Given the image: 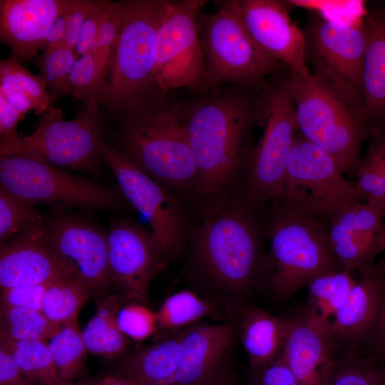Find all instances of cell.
<instances>
[{"instance_id": "6da1fadb", "label": "cell", "mask_w": 385, "mask_h": 385, "mask_svg": "<svg viewBox=\"0 0 385 385\" xmlns=\"http://www.w3.org/2000/svg\"><path fill=\"white\" fill-rule=\"evenodd\" d=\"M249 89L217 87L200 93L187 108L179 107L197 168L195 190L202 197L220 195L245 173L258 126L257 95Z\"/></svg>"}, {"instance_id": "7a4b0ae2", "label": "cell", "mask_w": 385, "mask_h": 385, "mask_svg": "<svg viewBox=\"0 0 385 385\" xmlns=\"http://www.w3.org/2000/svg\"><path fill=\"white\" fill-rule=\"evenodd\" d=\"M158 87L120 117L110 145L133 165L167 187L194 186L197 168L178 106Z\"/></svg>"}, {"instance_id": "3957f363", "label": "cell", "mask_w": 385, "mask_h": 385, "mask_svg": "<svg viewBox=\"0 0 385 385\" xmlns=\"http://www.w3.org/2000/svg\"><path fill=\"white\" fill-rule=\"evenodd\" d=\"M289 84L297 130L355 177L362 142L373 133L359 95L319 68L308 77L289 71Z\"/></svg>"}, {"instance_id": "277c9868", "label": "cell", "mask_w": 385, "mask_h": 385, "mask_svg": "<svg viewBox=\"0 0 385 385\" xmlns=\"http://www.w3.org/2000/svg\"><path fill=\"white\" fill-rule=\"evenodd\" d=\"M261 210L242 198L209 211L197 234L194 259L203 276L234 294L247 292L263 282L267 255Z\"/></svg>"}, {"instance_id": "5b68a950", "label": "cell", "mask_w": 385, "mask_h": 385, "mask_svg": "<svg viewBox=\"0 0 385 385\" xmlns=\"http://www.w3.org/2000/svg\"><path fill=\"white\" fill-rule=\"evenodd\" d=\"M270 251L263 282L279 299L292 297L317 277L344 270L329 240V222L281 198L264 216Z\"/></svg>"}, {"instance_id": "8992f818", "label": "cell", "mask_w": 385, "mask_h": 385, "mask_svg": "<svg viewBox=\"0 0 385 385\" xmlns=\"http://www.w3.org/2000/svg\"><path fill=\"white\" fill-rule=\"evenodd\" d=\"M119 2L121 21L109 62L104 104L121 117L157 87V38L168 0Z\"/></svg>"}, {"instance_id": "52a82bcc", "label": "cell", "mask_w": 385, "mask_h": 385, "mask_svg": "<svg viewBox=\"0 0 385 385\" xmlns=\"http://www.w3.org/2000/svg\"><path fill=\"white\" fill-rule=\"evenodd\" d=\"M279 73L256 96L257 125L263 133L244 173L242 198L257 209L282 198L287 159L297 130L289 70Z\"/></svg>"}, {"instance_id": "ba28073f", "label": "cell", "mask_w": 385, "mask_h": 385, "mask_svg": "<svg viewBox=\"0 0 385 385\" xmlns=\"http://www.w3.org/2000/svg\"><path fill=\"white\" fill-rule=\"evenodd\" d=\"M197 23L206 61L199 94L220 87L224 82L260 91L267 85V77L287 68L256 43L234 0L224 1L212 13L201 11Z\"/></svg>"}, {"instance_id": "9c48e42d", "label": "cell", "mask_w": 385, "mask_h": 385, "mask_svg": "<svg viewBox=\"0 0 385 385\" xmlns=\"http://www.w3.org/2000/svg\"><path fill=\"white\" fill-rule=\"evenodd\" d=\"M0 185L35 205L53 210L76 207L117 212L124 205L114 190L27 153L0 156Z\"/></svg>"}, {"instance_id": "30bf717a", "label": "cell", "mask_w": 385, "mask_h": 385, "mask_svg": "<svg viewBox=\"0 0 385 385\" xmlns=\"http://www.w3.org/2000/svg\"><path fill=\"white\" fill-rule=\"evenodd\" d=\"M336 160L300 133L289 152L282 199L330 222L342 209L365 202Z\"/></svg>"}, {"instance_id": "8fae6325", "label": "cell", "mask_w": 385, "mask_h": 385, "mask_svg": "<svg viewBox=\"0 0 385 385\" xmlns=\"http://www.w3.org/2000/svg\"><path fill=\"white\" fill-rule=\"evenodd\" d=\"M202 0H168L157 38L154 70L157 87L164 93L180 88L198 92L206 70L197 19Z\"/></svg>"}, {"instance_id": "7c38bea8", "label": "cell", "mask_w": 385, "mask_h": 385, "mask_svg": "<svg viewBox=\"0 0 385 385\" xmlns=\"http://www.w3.org/2000/svg\"><path fill=\"white\" fill-rule=\"evenodd\" d=\"M63 116L55 106L43 114L36 130L22 138L24 153L58 167L95 173L105 143L99 106L85 103L73 119L63 120Z\"/></svg>"}, {"instance_id": "4fadbf2b", "label": "cell", "mask_w": 385, "mask_h": 385, "mask_svg": "<svg viewBox=\"0 0 385 385\" xmlns=\"http://www.w3.org/2000/svg\"><path fill=\"white\" fill-rule=\"evenodd\" d=\"M102 158L114 173L123 196L148 222L164 261L174 257L188 233V221L180 204L164 185L106 142L102 148Z\"/></svg>"}, {"instance_id": "5bb4252c", "label": "cell", "mask_w": 385, "mask_h": 385, "mask_svg": "<svg viewBox=\"0 0 385 385\" xmlns=\"http://www.w3.org/2000/svg\"><path fill=\"white\" fill-rule=\"evenodd\" d=\"M307 59L338 78L361 98L364 61L369 39L365 14L339 24L319 14L309 15L303 30Z\"/></svg>"}, {"instance_id": "9a60e30c", "label": "cell", "mask_w": 385, "mask_h": 385, "mask_svg": "<svg viewBox=\"0 0 385 385\" xmlns=\"http://www.w3.org/2000/svg\"><path fill=\"white\" fill-rule=\"evenodd\" d=\"M43 237L74 277L90 289L112 282L107 235L91 224L70 216L45 220Z\"/></svg>"}, {"instance_id": "2e32d148", "label": "cell", "mask_w": 385, "mask_h": 385, "mask_svg": "<svg viewBox=\"0 0 385 385\" xmlns=\"http://www.w3.org/2000/svg\"><path fill=\"white\" fill-rule=\"evenodd\" d=\"M107 238L112 283L128 298L144 299L165 262L151 231L138 223L117 219Z\"/></svg>"}, {"instance_id": "e0dca14e", "label": "cell", "mask_w": 385, "mask_h": 385, "mask_svg": "<svg viewBox=\"0 0 385 385\" xmlns=\"http://www.w3.org/2000/svg\"><path fill=\"white\" fill-rule=\"evenodd\" d=\"M237 12L256 43L290 71L308 77L303 31L292 19L287 4L279 0H234Z\"/></svg>"}, {"instance_id": "ac0fdd59", "label": "cell", "mask_w": 385, "mask_h": 385, "mask_svg": "<svg viewBox=\"0 0 385 385\" xmlns=\"http://www.w3.org/2000/svg\"><path fill=\"white\" fill-rule=\"evenodd\" d=\"M385 297V257L358 272V279L327 336L337 356L357 355L367 346Z\"/></svg>"}, {"instance_id": "d6986e66", "label": "cell", "mask_w": 385, "mask_h": 385, "mask_svg": "<svg viewBox=\"0 0 385 385\" xmlns=\"http://www.w3.org/2000/svg\"><path fill=\"white\" fill-rule=\"evenodd\" d=\"M42 227L1 244V289L45 285L72 276L45 241Z\"/></svg>"}, {"instance_id": "ffe728a7", "label": "cell", "mask_w": 385, "mask_h": 385, "mask_svg": "<svg viewBox=\"0 0 385 385\" xmlns=\"http://www.w3.org/2000/svg\"><path fill=\"white\" fill-rule=\"evenodd\" d=\"M384 217L379 208L360 202L346 207L332 219L329 242L345 270L360 272L375 265L376 237L385 227Z\"/></svg>"}, {"instance_id": "44dd1931", "label": "cell", "mask_w": 385, "mask_h": 385, "mask_svg": "<svg viewBox=\"0 0 385 385\" xmlns=\"http://www.w3.org/2000/svg\"><path fill=\"white\" fill-rule=\"evenodd\" d=\"M70 1L1 0V43L20 60L32 61L44 50L52 22Z\"/></svg>"}, {"instance_id": "7402d4cb", "label": "cell", "mask_w": 385, "mask_h": 385, "mask_svg": "<svg viewBox=\"0 0 385 385\" xmlns=\"http://www.w3.org/2000/svg\"><path fill=\"white\" fill-rule=\"evenodd\" d=\"M235 330L229 323L197 324L184 329L173 385H201L225 369Z\"/></svg>"}, {"instance_id": "603a6c76", "label": "cell", "mask_w": 385, "mask_h": 385, "mask_svg": "<svg viewBox=\"0 0 385 385\" xmlns=\"http://www.w3.org/2000/svg\"><path fill=\"white\" fill-rule=\"evenodd\" d=\"M282 354L297 385H328L337 356L327 334L302 313L289 318Z\"/></svg>"}, {"instance_id": "cb8c5ba5", "label": "cell", "mask_w": 385, "mask_h": 385, "mask_svg": "<svg viewBox=\"0 0 385 385\" xmlns=\"http://www.w3.org/2000/svg\"><path fill=\"white\" fill-rule=\"evenodd\" d=\"M369 39L365 53L361 99L371 129L385 125V6L367 8Z\"/></svg>"}, {"instance_id": "d4e9b609", "label": "cell", "mask_w": 385, "mask_h": 385, "mask_svg": "<svg viewBox=\"0 0 385 385\" xmlns=\"http://www.w3.org/2000/svg\"><path fill=\"white\" fill-rule=\"evenodd\" d=\"M289 325V318L275 317L261 307H250L242 312L240 336L252 371L265 366L279 356Z\"/></svg>"}, {"instance_id": "484cf974", "label": "cell", "mask_w": 385, "mask_h": 385, "mask_svg": "<svg viewBox=\"0 0 385 385\" xmlns=\"http://www.w3.org/2000/svg\"><path fill=\"white\" fill-rule=\"evenodd\" d=\"M183 330L125 358L116 374L132 385H173Z\"/></svg>"}, {"instance_id": "4316f807", "label": "cell", "mask_w": 385, "mask_h": 385, "mask_svg": "<svg viewBox=\"0 0 385 385\" xmlns=\"http://www.w3.org/2000/svg\"><path fill=\"white\" fill-rule=\"evenodd\" d=\"M351 272L343 270L312 279L302 313L312 324L326 334L339 309L356 284Z\"/></svg>"}, {"instance_id": "83f0119b", "label": "cell", "mask_w": 385, "mask_h": 385, "mask_svg": "<svg viewBox=\"0 0 385 385\" xmlns=\"http://www.w3.org/2000/svg\"><path fill=\"white\" fill-rule=\"evenodd\" d=\"M118 305L113 299L105 301L81 332L87 351L98 356L114 357L128 347V337L119 329Z\"/></svg>"}, {"instance_id": "f1b7e54d", "label": "cell", "mask_w": 385, "mask_h": 385, "mask_svg": "<svg viewBox=\"0 0 385 385\" xmlns=\"http://www.w3.org/2000/svg\"><path fill=\"white\" fill-rule=\"evenodd\" d=\"M0 346L10 352L22 372L39 385H59L63 383L47 342L0 338Z\"/></svg>"}, {"instance_id": "f546056e", "label": "cell", "mask_w": 385, "mask_h": 385, "mask_svg": "<svg viewBox=\"0 0 385 385\" xmlns=\"http://www.w3.org/2000/svg\"><path fill=\"white\" fill-rule=\"evenodd\" d=\"M89 289L77 278L69 276L50 283L42 300V313L59 325L77 320Z\"/></svg>"}, {"instance_id": "4dcf8cb0", "label": "cell", "mask_w": 385, "mask_h": 385, "mask_svg": "<svg viewBox=\"0 0 385 385\" xmlns=\"http://www.w3.org/2000/svg\"><path fill=\"white\" fill-rule=\"evenodd\" d=\"M384 174L385 125L376 128L369 138L366 154L355 175V185L364 201L379 210Z\"/></svg>"}, {"instance_id": "1f68e13d", "label": "cell", "mask_w": 385, "mask_h": 385, "mask_svg": "<svg viewBox=\"0 0 385 385\" xmlns=\"http://www.w3.org/2000/svg\"><path fill=\"white\" fill-rule=\"evenodd\" d=\"M61 326L49 320L41 311L1 305L0 338L48 342Z\"/></svg>"}, {"instance_id": "d6a6232c", "label": "cell", "mask_w": 385, "mask_h": 385, "mask_svg": "<svg viewBox=\"0 0 385 385\" xmlns=\"http://www.w3.org/2000/svg\"><path fill=\"white\" fill-rule=\"evenodd\" d=\"M47 344L61 380L72 381L82 371L88 352L77 320L62 324Z\"/></svg>"}, {"instance_id": "836d02e7", "label": "cell", "mask_w": 385, "mask_h": 385, "mask_svg": "<svg viewBox=\"0 0 385 385\" xmlns=\"http://www.w3.org/2000/svg\"><path fill=\"white\" fill-rule=\"evenodd\" d=\"M45 219L36 205L0 185V242L41 227Z\"/></svg>"}, {"instance_id": "e575fe53", "label": "cell", "mask_w": 385, "mask_h": 385, "mask_svg": "<svg viewBox=\"0 0 385 385\" xmlns=\"http://www.w3.org/2000/svg\"><path fill=\"white\" fill-rule=\"evenodd\" d=\"M212 312L207 300L189 290H182L169 296L156 312L158 327L176 330L195 324Z\"/></svg>"}, {"instance_id": "d590c367", "label": "cell", "mask_w": 385, "mask_h": 385, "mask_svg": "<svg viewBox=\"0 0 385 385\" xmlns=\"http://www.w3.org/2000/svg\"><path fill=\"white\" fill-rule=\"evenodd\" d=\"M78 57L73 48L61 43L50 50H44L32 61L43 78L51 103L65 96H71L68 78Z\"/></svg>"}, {"instance_id": "8d00e7d4", "label": "cell", "mask_w": 385, "mask_h": 385, "mask_svg": "<svg viewBox=\"0 0 385 385\" xmlns=\"http://www.w3.org/2000/svg\"><path fill=\"white\" fill-rule=\"evenodd\" d=\"M106 83L107 81L99 71L93 53L79 57L68 78L71 96L84 103L104 104Z\"/></svg>"}, {"instance_id": "74e56055", "label": "cell", "mask_w": 385, "mask_h": 385, "mask_svg": "<svg viewBox=\"0 0 385 385\" xmlns=\"http://www.w3.org/2000/svg\"><path fill=\"white\" fill-rule=\"evenodd\" d=\"M383 367L370 355L337 356L328 385H379Z\"/></svg>"}, {"instance_id": "f35d334b", "label": "cell", "mask_w": 385, "mask_h": 385, "mask_svg": "<svg viewBox=\"0 0 385 385\" xmlns=\"http://www.w3.org/2000/svg\"><path fill=\"white\" fill-rule=\"evenodd\" d=\"M0 71L7 73L16 84L27 93L38 106L41 115L54 107L46 82L40 74L31 73L14 54L0 61Z\"/></svg>"}, {"instance_id": "ab89813d", "label": "cell", "mask_w": 385, "mask_h": 385, "mask_svg": "<svg viewBox=\"0 0 385 385\" xmlns=\"http://www.w3.org/2000/svg\"><path fill=\"white\" fill-rule=\"evenodd\" d=\"M120 21V2L108 1L93 53L97 67L106 81L109 62L118 36Z\"/></svg>"}, {"instance_id": "60d3db41", "label": "cell", "mask_w": 385, "mask_h": 385, "mask_svg": "<svg viewBox=\"0 0 385 385\" xmlns=\"http://www.w3.org/2000/svg\"><path fill=\"white\" fill-rule=\"evenodd\" d=\"M116 321L120 331L136 342L150 337L158 327L156 312L137 303L128 304L119 309Z\"/></svg>"}, {"instance_id": "b9f144b4", "label": "cell", "mask_w": 385, "mask_h": 385, "mask_svg": "<svg viewBox=\"0 0 385 385\" xmlns=\"http://www.w3.org/2000/svg\"><path fill=\"white\" fill-rule=\"evenodd\" d=\"M24 118L25 115L0 93V156L24 153V143L17 133V125Z\"/></svg>"}, {"instance_id": "7bdbcfd3", "label": "cell", "mask_w": 385, "mask_h": 385, "mask_svg": "<svg viewBox=\"0 0 385 385\" xmlns=\"http://www.w3.org/2000/svg\"><path fill=\"white\" fill-rule=\"evenodd\" d=\"M108 1H96L85 21L74 50L78 56L93 53Z\"/></svg>"}, {"instance_id": "ee69618b", "label": "cell", "mask_w": 385, "mask_h": 385, "mask_svg": "<svg viewBox=\"0 0 385 385\" xmlns=\"http://www.w3.org/2000/svg\"><path fill=\"white\" fill-rule=\"evenodd\" d=\"M251 381L255 385H297L282 351L274 361L252 371Z\"/></svg>"}, {"instance_id": "f6af8a7d", "label": "cell", "mask_w": 385, "mask_h": 385, "mask_svg": "<svg viewBox=\"0 0 385 385\" xmlns=\"http://www.w3.org/2000/svg\"><path fill=\"white\" fill-rule=\"evenodd\" d=\"M48 284L1 289V305L41 312L43 297Z\"/></svg>"}, {"instance_id": "bcb514c9", "label": "cell", "mask_w": 385, "mask_h": 385, "mask_svg": "<svg viewBox=\"0 0 385 385\" xmlns=\"http://www.w3.org/2000/svg\"><path fill=\"white\" fill-rule=\"evenodd\" d=\"M95 3L93 0H71L68 6V19L63 44L74 49L83 25Z\"/></svg>"}, {"instance_id": "7dc6e473", "label": "cell", "mask_w": 385, "mask_h": 385, "mask_svg": "<svg viewBox=\"0 0 385 385\" xmlns=\"http://www.w3.org/2000/svg\"><path fill=\"white\" fill-rule=\"evenodd\" d=\"M0 93L21 113L26 115L34 111L36 115H41L33 99L16 84L7 73L2 71H0Z\"/></svg>"}, {"instance_id": "c3c4849f", "label": "cell", "mask_w": 385, "mask_h": 385, "mask_svg": "<svg viewBox=\"0 0 385 385\" xmlns=\"http://www.w3.org/2000/svg\"><path fill=\"white\" fill-rule=\"evenodd\" d=\"M0 385H39L21 370L10 352L0 346Z\"/></svg>"}, {"instance_id": "681fc988", "label": "cell", "mask_w": 385, "mask_h": 385, "mask_svg": "<svg viewBox=\"0 0 385 385\" xmlns=\"http://www.w3.org/2000/svg\"><path fill=\"white\" fill-rule=\"evenodd\" d=\"M366 347L370 351L369 355L374 356L385 368V297Z\"/></svg>"}, {"instance_id": "f907efd6", "label": "cell", "mask_w": 385, "mask_h": 385, "mask_svg": "<svg viewBox=\"0 0 385 385\" xmlns=\"http://www.w3.org/2000/svg\"><path fill=\"white\" fill-rule=\"evenodd\" d=\"M71 1V0L52 22L46 37L44 50H50L63 43L67 28L68 6Z\"/></svg>"}, {"instance_id": "816d5d0a", "label": "cell", "mask_w": 385, "mask_h": 385, "mask_svg": "<svg viewBox=\"0 0 385 385\" xmlns=\"http://www.w3.org/2000/svg\"><path fill=\"white\" fill-rule=\"evenodd\" d=\"M201 385H239V384L225 368Z\"/></svg>"}, {"instance_id": "f5cc1de1", "label": "cell", "mask_w": 385, "mask_h": 385, "mask_svg": "<svg viewBox=\"0 0 385 385\" xmlns=\"http://www.w3.org/2000/svg\"><path fill=\"white\" fill-rule=\"evenodd\" d=\"M100 385H132L126 379L118 376L117 375H113L111 376L106 377L103 380H101Z\"/></svg>"}, {"instance_id": "db71d44e", "label": "cell", "mask_w": 385, "mask_h": 385, "mask_svg": "<svg viewBox=\"0 0 385 385\" xmlns=\"http://www.w3.org/2000/svg\"><path fill=\"white\" fill-rule=\"evenodd\" d=\"M376 250L379 254L381 252H385V227L377 235Z\"/></svg>"}, {"instance_id": "11a10c76", "label": "cell", "mask_w": 385, "mask_h": 385, "mask_svg": "<svg viewBox=\"0 0 385 385\" xmlns=\"http://www.w3.org/2000/svg\"><path fill=\"white\" fill-rule=\"evenodd\" d=\"M101 380H91V379H84L78 382H63L59 385H100Z\"/></svg>"}, {"instance_id": "9f6ffc18", "label": "cell", "mask_w": 385, "mask_h": 385, "mask_svg": "<svg viewBox=\"0 0 385 385\" xmlns=\"http://www.w3.org/2000/svg\"><path fill=\"white\" fill-rule=\"evenodd\" d=\"M380 210L385 215V174H384L383 185H382V195H381V203H380Z\"/></svg>"}, {"instance_id": "6f0895ef", "label": "cell", "mask_w": 385, "mask_h": 385, "mask_svg": "<svg viewBox=\"0 0 385 385\" xmlns=\"http://www.w3.org/2000/svg\"><path fill=\"white\" fill-rule=\"evenodd\" d=\"M379 385H385V368H383V372Z\"/></svg>"}, {"instance_id": "680465c9", "label": "cell", "mask_w": 385, "mask_h": 385, "mask_svg": "<svg viewBox=\"0 0 385 385\" xmlns=\"http://www.w3.org/2000/svg\"><path fill=\"white\" fill-rule=\"evenodd\" d=\"M249 385H255V384H254L250 381Z\"/></svg>"}]
</instances>
